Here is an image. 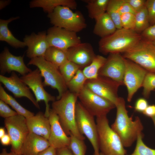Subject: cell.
<instances>
[{
	"mask_svg": "<svg viewBox=\"0 0 155 155\" xmlns=\"http://www.w3.org/2000/svg\"><path fill=\"white\" fill-rule=\"evenodd\" d=\"M115 106L116 117L111 127L119 136L124 147H129L142 133L143 126L139 117H136L133 119L129 116L123 98L119 97Z\"/></svg>",
	"mask_w": 155,
	"mask_h": 155,
	"instance_id": "6da1fadb",
	"label": "cell"
},
{
	"mask_svg": "<svg viewBox=\"0 0 155 155\" xmlns=\"http://www.w3.org/2000/svg\"><path fill=\"white\" fill-rule=\"evenodd\" d=\"M78 95L68 90L60 99L53 102L52 109L57 115L61 125L68 135L70 133L84 140L85 137L79 132L75 118L76 104Z\"/></svg>",
	"mask_w": 155,
	"mask_h": 155,
	"instance_id": "7a4b0ae2",
	"label": "cell"
},
{
	"mask_svg": "<svg viewBox=\"0 0 155 155\" xmlns=\"http://www.w3.org/2000/svg\"><path fill=\"white\" fill-rule=\"evenodd\" d=\"M142 38L141 34L134 30L117 29L111 34L101 38L98 43L99 50L104 55L123 53L135 46Z\"/></svg>",
	"mask_w": 155,
	"mask_h": 155,
	"instance_id": "3957f363",
	"label": "cell"
},
{
	"mask_svg": "<svg viewBox=\"0 0 155 155\" xmlns=\"http://www.w3.org/2000/svg\"><path fill=\"white\" fill-rule=\"evenodd\" d=\"M98 144L103 155H127V151L118 135L109 125L106 115L96 117Z\"/></svg>",
	"mask_w": 155,
	"mask_h": 155,
	"instance_id": "277c9868",
	"label": "cell"
},
{
	"mask_svg": "<svg viewBox=\"0 0 155 155\" xmlns=\"http://www.w3.org/2000/svg\"><path fill=\"white\" fill-rule=\"evenodd\" d=\"M28 65L36 66L44 78L43 82L44 87L50 86L57 89L58 95L56 98L59 100L67 90L66 83L62 76L59 68L45 59L43 57L31 59Z\"/></svg>",
	"mask_w": 155,
	"mask_h": 155,
	"instance_id": "5b68a950",
	"label": "cell"
},
{
	"mask_svg": "<svg viewBox=\"0 0 155 155\" xmlns=\"http://www.w3.org/2000/svg\"><path fill=\"white\" fill-rule=\"evenodd\" d=\"M69 8L59 6L48 14L50 22L53 26L77 33L86 27L85 19L80 11L73 12Z\"/></svg>",
	"mask_w": 155,
	"mask_h": 155,
	"instance_id": "8992f818",
	"label": "cell"
},
{
	"mask_svg": "<svg viewBox=\"0 0 155 155\" xmlns=\"http://www.w3.org/2000/svg\"><path fill=\"white\" fill-rule=\"evenodd\" d=\"M123 53L125 58L135 63L148 72L155 73V44L152 42L142 38L135 46Z\"/></svg>",
	"mask_w": 155,
	"mask_h": 155,
	"instance_id": "52a82bcc",
	"label": "cell"
},
{
	"mask_svg": "<svg viewBox=\"0 0 155 155\" xmlns=\"http://www.w3.org/2000/svg\"><path fill=\"white\" fill-rule=\"evenodd\" d=\"M94 117L80 102L77 101L75 106V118L78 128L80 133L84 135L89 141L94 153L100 155L97 127Z\"/></svg>",
	"mask_w": 155,
	"mask_h": 155,
	"instance_id": "ba28073f",
	"label": "cell"
},
{
	"mask_svg": "<svg viewBox=\"0 0 155 155\" xmlns=\"http://www.w3.org/2000/svg\"><path fill=\"white\" fill-rule=\"evenodd\" d=\"M4 123L11 139V151L21 155L22 146L29 133L26 118L18 114L5 119Z\"/></svg>",
	"mask_w": 155,
	"mask_h": 155,
	"instance_id": "9c48e42d",
	"label": "cell"
},
{
	"mask_svg": "<svg viewBox=\"0 0 155 155\" xmlns=\"http://www.w3.org/2000/svg\"><path fill=\"white\" fill-rule=\"evenodd\" d=\"M80 102L92 115L96 117L106 115L115 106L110 101L84 87L78 94Z\"/></svg>",
	"mask_w": 155,
	"mask_h": 155,
	"instance_id": "30bf717a",
	"label": "cell"
},
{
	"mask_svg": "<svg viewBox=\"0 0 155 155\" xmlns=\"http://www.w3.org/2000/svg\"><path fill=\"white\" fill-rule=\"evenodd\" d=\"M42 77L40 70L37 68L22 76L20 78L32 91L38 103L41 101H44L46 105L44 115L48 118L51 109L49 103L50 101L53 102L55 101L56 98L45 90L42 81Z\"/></svg>",
	"mask_w": 155,
	"mask_h": 155,
	"instance_id": "8fae6325",
	"label": "cell"
},
{
	"mask_svg": "<svg viewBox=\"0 0 155 155\" xmlns=\"http://www.w3.org/2000/svg\"><path fill=\"white\" fill-rule=\"evenodd\" d=\"M125 67L123 83L127 88V100L129 102L134 94L142 86L145 76L148 72L131 60L125 58Z\"/></svg>",
	"mask_w": 155,
	"mask_h": 155,
	"instance_id": "7c38bea8",
	"label": "cell"
},
{
	"mask_svg": "<svg viewBox=\"0 0 155 155\" xmlns=\"http://www.w3.org/2000/svg\"><path fill=\"white\" fill-rule=\"evenodd\" d=\"M121 85L120 83L108 78L99 75L96 78L87 80L84 86L115 105L119 97L117 92Z\"/></svg>",
	"mask_w": 155,
	"mask_h": 155,
	"instance_id": "4fadbf2b",
	"label": "cell"
},
{
	"mask_svg": "<svg viewBox=\"0 0 155 155\" xmlns=\"http://www.w3.org/2000/svg\"><path fill=\"white\" fill-rule=\"evenodd\" d=\"M76 33L53 26L48 30L47 38L50 46L67 50L81 42Z\"/></svg>",
	"mask_w": 155,
	"mask_h": 155,
	"instance_id": "5bb4252c",
	"label": "cell"
},
{
	"mask_svg": "<svg viewBox=\"0 0 155 155\" xmlns=\"http://www.w3.org/2000/svg\"><path fill=\"white\" fill-rule=\"evenodd\" d=\"M106 60L98 72V75L108 78L124 85L125 70V58L119 53L109 54Z\"/></svg>",
	"mask_w": 155,
	"mask_h": 155,
	"instance_id": "9a60e30c",
	"label": "cell"
},
{
	"mask_svg": "<svg viewBox=\"0 0 155 155\" xmlns=\"http://www.w3.org/2000/svg\"><path fill=\"white\" fill-rule=\"evenodd\" d=\"M24 56H16L12 54L6 47L0 54L1 75L16 71L24 76L32 71L25 65Z\"/></svg>",
	"mask_w": 155,
	"mask_h": 155,
	"instance_id": "2e32d148",
	"label": "cell"
},
{
	"mask_svg": "<svg viewBox=\"0 0 155 155\" xmlns=\"http://www.w3.org/2000/svg\"><path fill=\"white\" fill-rule=\"evenodd\" d=\"M0 82L13 93L15 97H26L36 107L40 108L38 103L31 93L30 88L21 80L14 71L12 72L10 76L8 77L0 75Z\"/></svg>",
	"mask_w": 155,
	"mask_h": 155,
	"instance_id": "e0dca14e",
	"label": "cell"
},
{
	"mask_svg": "<svg viewBox=\"0 0 155 155\" xmlns=\"http://www.w3.org/2000/svg\"><path fill=\"white\" fill-rule=\"evenodd\" d=\"M68 60L79 66L81 69L90 65L96 55L89 43L81 42L67 50Z\"/></svg>",
	"mask_w": 155,
	"mask_h": 155,
	"instance_id": "ac0fdd59",
	"label": "cell"
},
{
	"mask_svg": "<svg viewBox=\"0 0 155 155\" xmlns=\"http://www.w3.org/2000/svg\"><path fill=\"white\" fill-rule=\"evenodd\" d=\"M51 125V132L48 140L51 146L57 149L67 147L70 137L64 131L56 113L50 109L48 117Z\"/></svg>",
	"mask_w": 155,
	"mask_h": 155,
	"instance_id": "d6986e66",
	"label": "cell"
},
{
	"mask_svg": "<svg viewBox=\"0 0 155 155\" xmlns=\"http://www.w3.org/2000/svg\"><path fill=\"white\" fill-rule=\"evenodd\" d=\"M24 42L28 47L26 56L31 59L44 57L50 46L45 31L37 34L32 33L30 35H26L24 38Z\"/></svg>",
	"mask_w": 155,
	"mask_h": 155,
	"instance_id": "ffe728a7",
	"label": "cell"
},
{
	"mask_svg": "<svg viewBox=\"0 0 155 155\" xmlns=\"http://www.w3.org/2000/svg\"><path fill=\"white\" fill-rule=\"evenodd\" d=\"M29 133L42 137L48 140L51 132V125L49 118L41 112L26 119Z\"/></svg>",
	"mask_w": 155,
	"mask_h": 155,
	"instance_id": "44dd1931",
	"label": "cell"
},
{
	"mask_svg": "<svg viewBox=\"0 0 155 155\" xmlns=\"http://www.w3.org/2000/svg\"><path fill=\"white\" fill-rule=\"evenodd\" d=\"M50 146L48 140L34 133H29L22 146L21 155H38Z\"/></svg>",
	"mask_w": 155,
	"mask_h": 155,
	"instance_id": "7402d4cb",
	"label": "cell"
},
{
	"mask_svg": "<svg viewBox=\"0 0 155 155\" xmlns=\"http://www.w3.org/2000/svg\"><path fill=\"white\" fill-rule=\"evenodd\" d=\"M67 7L71 9H75L77 7L76 1L74 0H34L30 3L31 8L40 7L48 14L51 13L58 6Z\"/></svg>",
	"mask_w": 155,
	"mask_h": 155,
	"instance_id": "603a6c76",
	"label": "cell"
},
{
	"mask_svg": "<svg viewBox=\"0 0 155 155\" xmlns=\"http://www.w3.org/2000/svg\"><path fill=\"white\" fill-rule=\"evenodd\" d=\"M95 21L93 32L101 38L111 34L117 29L114 22L106 12Z\"/></svg>",
	"mask_w": 155,
	"mask_h": 155,
	"instance_id": "cb8c5ba5",
	"label": "cell"
},
{
	"mask_svg": "<svg viewBox=\"0 0 155 155\" xmlns=\"http://www.w3.org/2000/svg\"><path fill=\"white\" fill-rule=\"evenodd\" d=\"M19 18V17H16L6 20H0V40L5 42L16 48H22L26 46L24 41L19 40L14 36L8 28L9 23Z\"/></svg>",
	"mask_w": 155,
	"mask_h": 155,
	"instance_id": "d4e9b609",
	"label": "cell"
},
{
	"mask_svg": "<svg viewBox=\"0 0 155 155\" xmlns=\"http://www.w3.org/2000/svg\"><path fill=\"white\" fill-rule=\"evenodd\" d=\"M43 57L59 68L68 60L67 50L52 46L49 47Z\"/></svg>",
	"mask_w": 155,
	"mask_h": 155,
	"instance_id": "484cf974",
	"label": "cell"
},
{
	"mask_svg": "<svg viewBox=\"0 0 155 155\" xmlns=\"http://www.w3.org/2000/svg\"><path fill=\"white\" fill-rule=\"evenodd\" d=\"M109 0H85L88 16L96 20L106 12Z\"/></svg>",
	"mask_w": 155,
	"mask_h": 155,
	"instance_id": "4316f807",
	"label": "cell"
},
{
	"mask_svg": "<svg viewBox=\"0 0 155 155\" xmlns=\"http://www.w3.org/2000/svg\"><path fill=\"white\" fill-rule=\"evenodd\" d=\"M0 99L10 106L18 115H22L26 119L34 115V113L23 107L12 96L8 94L1 84H0Z\"/></svg>",
	"mask_w": 155,
	"mask_h": 155,
	"instance_id": "83f0119b",
	"label": "cell"
},
{
	"mask_svg": "<svg viewBox=\"0 0 155 155\" xmlns=\"http://www.w3.org/2000/svg\"><path fill=\"white\" fill-rule=\"evenodd\" d=\"M106 59L102 56L96 55L91 63L83 69V72L87 80L97 78L99 76V71L105 63Z\"/></svg>",
	"mask_w": 155,
	"mask_h": 155,
	"instance_id": "f1b7e54d",
	"label": "cell"
},
{
	"mask_svg": "<svg viewBox=\"0 0 155 155\" xmlns=\"http://www.w3.org/2000/svg\"><path fill=\"white\" fill-rule=\"evenodd\" d=\"M87 79L82 70H78L73 77L66 84L67 89L71 92L78 95L84 87Z\"/></svg>",
	"mask_w": 155,
	"mask_h": 155,
	"instance_id": "f546056e",
	"label": "cell"
},
{
	"mask_svg": "<svg viewBox=\"0 0 155 155\" xmlns=\"http://www.w3.org/2000/svg\"><path fill=\"white\" fill-rule=\"evenodd\" d=\"M121 0H109L106 12L115 25L117 29L122 28L119 10Z\"/></svg>",
	"mask_w": 155,
	"mask_h": 155,
	"instance_id": "4dcf8cb0",
	"label": "cell"
},
{
	"mask_svg": "<svg viewBox=\"0 0 155 155\" xmlns=\"http://www.w3.org/2000/svg\"><path fill=\"white\" fill-rule=\"evenodd\" d=\"M135 25L134 31L141 34L150 26L146 7L136 12L135 13Z\"/></svg>",
	"mask_w": 155,
	"mask_h": 155,
	"instance_id": "1f68e13d",
	"label": "cell"
},
{
	"mask_svg": "<svg viewBox=\"0 0 155 155\" xmlns=\"http://www.w3.org/2000/svg\"><path fill=\"white\" fill-rule=\"evenodd\" d=\"M80 69H81L79 66L69 60L59 68V70L66 84Z\"/></svg>",
	"mask_w": 155,
	"mask_h": 155,
	"instance_id": "d6a6232c",
	"label": "cell"
},
{
	"mask_svg": "<svg viewBox=\"0 0 155 155\" xmlns=\"http://www.w3.org/2000/svg\"><path fill=\"white\" fill-rule=\"evenodd\" d=\"M70 141L67 147L74 155H85L86 146L83 140L70 133Z\"/></svg>",
	"mask_w": 155,
	"mask_h": 155,
	"instance_id": "836d02e7",
	"label": "cell"
},
{
	"mask_svg": "<svg viewBox=\"0 0 155 155\" xmlns=\"http://www.w3.org/2000/svg\"><path fill=\"white\" fill-rule=\"evenodd\" d=\"M142 133L139 134L136 140V144L133 152L127 155H155V149L151 148L144 143Z\"/></svg>",
	"mask_w": 155,
	"mask_h": 155,
	"instance_id": "e575fe53",
	"label": "cell"
},
{
	"mask_svg": "<svg viewBox=\"0 0 155 155\" xmlns=\"http://www.w3.org/2000/svg\"><path fill=\"white\" fill-rule=\"evenodd\" d=\"M142 87L143 88L144 97L145 98H149L151 92L155 89V73L148 72L147 73Z\"/></svg>",
	"mask_w": 155,
	"mask_h": 155,
	"instance_id": "d590c367",
	"label": "cell"
},
{
	"mask_svg": "<svg viewBox=\"0 0 155 155\" xmlns=\"http://www.w3.org/2000/svg\"><path fill=\"white\" fill-rule=\"evenodd\" d=\"M121 20L122 28L134 30L135 25V14L127 13L121 15Z\"/></svg>",
	"mask_w": 155,
	"mask_h": 155,
	"instance_id": "8d00e7d4",
	"label": "cell"
},
{
	"mask_svg": "<svg viewBox=\"0 0 155 155\" xmlns=\"http://www.w3.org/2000/svg\"><path fill=\"white\" fill-rule=\"evenodd\" d=\"M150 25L155 24V0H147L145 3Z\"/></svg>",
	"mask_w": 155,
	"mask_h": 155,
	"instance_id": "74e56055",
	"label": "cell"
},
{
	"mask_svg": "<svg viewBox=\"0 0 155 155\" xmlns=\"http://www.w3.org/2000/svg\"><path fill=\"white\" fill-rule=\"evenodd\" d=\"M18 114L11 109L8 104L3 100H0V116L5 119L17 115Z\"/></svg>",
	"mask_w": 155,
	"mask_h": 155,
	"instance_id": "f35d334b",
	"label": "cell"
},
{
	"mask_svg": "<svg viewBox=\"0 0 155 155\" xmlns=\"http://www.w3.org/2000/svg\"><path fill=\"white\" fill-rule=\"evenodd\" d=\"M142 38L148 41H155V24L150 25L141 34Z\"/></svg>",
	"mask_w": 155,
	"mask_h": 155,
	"instance_id": "ab89813d",
	"label": "cell"
},
{
	"mask_svg": "<svg viewBox=\"0 0 155 155\" xmlns=\"http://www.w3.org/2000/svg\"><path fill=\"white\" fill-rule=\"evenodd\" d=\"M148 106L147 100L145 98H141L136 101L134 108L136 111L143 113Z\"/></svg>",
	"mask_w": 155,
	"mask_h": 155,
	"instance_id": "60d3db41",
	"label": "cell"
},
{
	"mask_svg": "<svg viewBox=\"0 0 155 155\" xmlns=\"http://www.w3.org/2000/svg\"><path fill=\"white\" fill-rule=\"evenodd\" d=\"M131 7L135 13L145 6V0H125Z\"/></svg>",
	"mask_w": 155,
	"mask_h": 155,
	"instance_id": "b9f144b4",
	"label": "cell"
},
{
	"mask_svg": "<svg viewBox=\"0 0 155 155\" xmlns=\"http://www.w3.org/2000/svg\"><path fill=\"white\" fill-rule=\"evenodd\" d=\"M121 15L127 13H135V12L130 4L125 0H121L119 7Z\"/></svg>",
	"mask_w": 155,
	"mask_h": 155,
	"instance_id": "7bdbcfd3",
	"label": "cell"
},
{
	"mask_svg": "<svg viewBox=\"0 0 155 155\" xmlns=\"http://www.w3.org/2000/svg\"><path fill=\"white\" fill-rule=\"evenodd\" d=\"M143 113L146 116L152 117L155 115V105H148Z\"/></svg>",
	"mask_w": 155,
	"mask_h": 155,
	"instance_id": "ee69618b",
	"label": "cell"
},
{
	"mask_svg": "<svg viewBox=\"0 0 155 155\" xmlns=\"http://www.w3.org/2000/svg\"><path fill=\"white\" fill-rule=\"evenodd\" d=\"M57 155H74L68 147L57 149Z\"/></svg>",
	"mask_w": 155,
	"mask_h": 155,
	"instance_id": "f6af8a7d",
	"label": "cell"
},
{
	"mask_svg": "<svg viewBox=\"0 0 155 155\" xmlns=\"http://www.w3.org/2000/svg\"><path fill=\"white\" fill-rule=\"evenodd\" d=\"M38 155H57V149L50 146Z\"/></svg>",
	"mask_w": 155,
	"mask_h": 155,
	"instance_id": "bcb514c9",
	"label": "cell"
},
{
	"mask_svg": "<svg viewBox=\"0 0 155 155\" xmlns=\"http://www.w3.org/2000/svg\"><path fill=\"white\" fill-rule=\"evenodd\" d=\"M0 139L1 143L2 145L8 146L11 145V139L8 134H6Z\"/></svg>",
	"mask_w": 155,
	"mask_h": 155,
	"instance_id": "7dc6e473",
	"label": "cell"
},
{
	"mask_svg": "<svg viewBox=\"0 0 155 155\" xmlns=\"http://www.w3.org/2000/svg\"><path fill=\"white\" fill-rule=\"evenodd\" d=\"M0 155H19L16 153L11 151L9 152H8L7 151L6 149L3 148L2 149Z\"/></svg>",
	"mask_w": 155,
	"mask_h": 155,
	"instance_id": "c3c4849f",
	"label": "cell"
},
{
	"mask_svg": "<svg viewBox=\"0 0 155 155\" xmlns=\"http://www.w3.org/2000/svg\"><path fill=\"white\" fill-rule=\"evenodd\" d=\"M10 2L9 0H0V9H2L6 6H7Z\"/></svg>",
	"mask_w": 155,
	"mask_h": 155,
	"instance_id": "681fc988",
	"label": "cell"
},
{
	"mask_svg": "<svg viewBox=\"0 0 155 155\" xmlns=\"http://www.w3.org/2000/svg\"><path fill=\"white\" fill-rule=\"evenodd\" d=\"M5 130L4 128L0 127V139L5 134Z\"/></svg>",
	"mask_w": 155,
	"mask_h": 155,
	"instance_id": "f907efd6",
	"label": "cell"
},
{
	"mask_svg": "<svg viewBox=\"0 0 155 155\" xmlns=\"http://www.w3.org/2000/svg\"><path fill=\"white\" fill-rule=\"evenodd\" d=\"M154 123L155 127V115L151 118Z\"/></svg>",
	"mask_w": 155,
	"mask_h": 155,
	"instance_id": "816d5d0a",
	"label": "cell"
},
{
	"mask_svg": "<svg viewBox=\"0 0 155 155\" xmlns=\"http://www.w3.org/2000/svg\"><path fill=\"white\" fill-rule=\"evenodd\" d=\"M94 155H100H100H97V154H96L94 153Z\"/></svg>",
	"mask_w": 155,
	"mask_h": 155,
	"instance_id": "f5cc1de1",
	"label": "cell"
},
{
	"mask_svg": "<svg viewBox=\"0 0 155 155\" xmlns=\"http://www.w3.org/2000/svg\"><path fill=\"white\" fill-rule=\"evenodd\" d=\"M152 42L153 43H154V44H155V41H154V42Z\"/></svg>",
	"mask_w": 155,
	"mask_h": 155,
	"instance_id": "db71d44e",
	"label": "cell"
},
{
	"mask_svg": "<svg viewBox=\"0 0 155 155\" xmlns=\"http://www.w3.org/2000/svg\"><path fill=\"white\" fill-rule=\"evenodd\" d=\"M100 155H103V154H102L100 153Z\"/></svg>",
	"mask_w": 155,
	"mask_h": 155,
	"instance_id": "11a10c76",
	"label": "cell"
},
{
	"mask_svg": "<svg viewBox=\"0 0 155 155\" xmlns=\"http://www.w3.org/2000/svg\"></svg>",
	"mask_w": 155,
	"mask_h": 155,
	"instance_id": "9f6ffc18",
	"label": "cell"
},
{
	"mask_svg": "<svg viewBox=\"0 0 155 155\" xmlns=\"http://www.w3.org/2000/svg\"></svg>",
	"mask_w": 155,
	"mask_h": 155,
	"instance_id": "6f0895ef",
	"label": "cell"
}]
</instances>
